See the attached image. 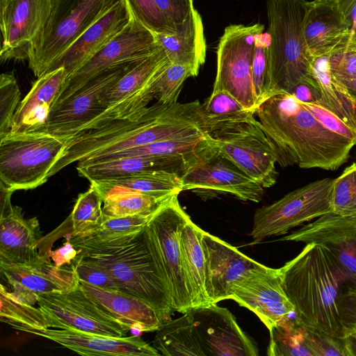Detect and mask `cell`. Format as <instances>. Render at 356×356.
<instances>
[{
    "label": "cell",
    "mask_w": 356,
    "mask_h": 356,
    "mask_svg": "<svg viewBox=\"0 0 356 356\" xmlns=\"http://www.w3.org/2000/svg\"><path fill=\"white\" fill-rule=\"evenodd\" d=\"M304 35L310 54L316 57L346 45L353 33L337 0H313L307 3Z\"/></svg>",
    "instance_id": "obj_23"
},
{
    "label": "cell",
    "mask_w": 356,
    "mask_h": 356,
    "mask_svg": "<svg viewBox=\"0 0 356 356\" xmlns=\"http://www.w3.org/2000/svg\"><path fill=\"white\" fill-rule=\"evenodd\" d=\"M99 195L103 200L104 216L126 217L152 215L175 195L158 196L126 191L110 190Z\"/></svg>",
    "instance_id": "obj_37"
},
{
    "label": "cell",
    "mask_w": 356,
    "mask_h": 356,
    "mask_svg": "<svg viewBox=\"0 0 356 356\" xmlns=\"http://www.w3.org/2000/svg\"><path fill=\"white\" fill-rule=\"evenodd\" d=\"M189 220L177 194L153 214L143 229L145 241L169 289L174 309L182 314L192 309L180 245L181 229Z\"/></svg>",
    "instance_id": "obj_8"
},
{
    "label": "cell",
    "mask_w": 356,
    "mask_h": 356,
    "mask_svg": "<svg viewBox=\"0 0 356 356\" xmlns=\"http://www.w3.org/2000/svg\"><path fill=\"white\" fill-rule=\"evenodd\" d=\"M264 28L261 23L229 25L225 28L216 50V76L212 91H225L254 111L257 106L252 69L255 38Z\"/></svg>",
    "instance_id": "obj_11"
},
{
    "label": "cell",
    "mask_w": 356,
    "mask_h": 356,
    "mask_svg": "<svg viewBox=\"0 0 356 356\" xmlns=\"http://www.w3.org/2000/svg\"><path fill=\"white\" fill-rule=\"evenodd\" d=\"M20 90L13 72L0 76V137L10 132L19 105Z\"/></svg>",
    "instance_id": "obj_45"
},
{
    "label": "cell",
    "mask_w": 356,
    "mask_h": 356,
    "mask_svg": "<svg viewBox=\"0 0 356 356\" xmlns=\"http://www.w3.org/2000/svg\"><path fill=\"white\" fill-rule=\"evenodd\" d=\"M67 76L65 67H60L38 77L29 92L19 104L10 131L19 125L24 116L35 106L42 103L52 106Z\"/></svg>",
    "instance_id": "obj_41"
},
{
    "label": "cell",
    "mask_w": 356,
    "mask_h": 356,
    "mask_svg": "<svg viewBox=\"0 0 356 356\" xmlns=\"http://www.w3.org/2000/svg\"><path fill=\"white\" fill-rule=\"evenodd\" d=\"M307 3L306 0H266L270 97L288 93L302 82L318 85L304 35Z\"/></svg>",
    "instance_id": "obj_4"
},
{
    "label": "cell",
    "mask_w": 356,
    "mask_h": 356,
    "mask_svg": "<svg viewBox=\"0 0 356 356\" xmlns=\"http://www.w3.org/2000/svg\"><path fill=\"white\" fill-rule=\"evenodd\" d=\"M83 291L102 304L129 330L153 332L163 323L157 312L143 300L117 290H108L79 281Z\"/></svg>",
    "instance_id": "obj_28"
},
{
    "label": "cell",
    "mask_w": 356,
    "mask_h": 356,
    "mask_svg": "<svg viewBox=\"0 0 356 356\" xmlns=\"http://www.w3.org/2000/svg\"><path fill=\"white\" fill-rule=\"evenodd\" d=\"M216 150L213 138L209 131L156 141L83 161L92 162L129 156H168L202 159Z\"/></svg>",
    "instance_id": "obj_30"
},
{
    "label": "cell",
    "mask_w": 356,
    "mask_h": 356,
    "mask_svg": "<svg viewBox=\"0 0 356 356\" xmlns=\"http://www.w3.org/2000/svg\"><path fill=\"white\" fill-rule=\"evenodd\" d=\"M208 131L227 124L254 119L255 111L245 108L225 91H212L202 104Z\"/></svg>",
    "instance_id": "obj_39"
},
{
    "label": "cell",
    "mask_w": 356,
    "mask_h": 356,
    "mask_svg": "<svg viewBox=\"0 0 356 356\" xmlns=\"http://www.w3.org/2000/svg\"><path fill=\"white\" fill-rule=\"evenodd\" d=\"M79 281L108 290H118L110 273L104 267L79 252L72 263Z\"/></svg>",
    "instance_id": "obj_47"
},
{
    "label": "cell",
    "mask_w": 356,
    "mask_h": 356,
    "mask_svg": "<svg viewBox=\"0 0 356 356\" xmlns=\"http://www.w3.org/2000/svg\"><path fill=\"white\" fill-rule=\"evenodd\" d=\"M301 103L306 108L312 112L326 129L337 134L352 140L356 145V132L346 125L338 117L317 102Z\"/></svg>",
    "instance_id": "obj_51"
},
{
    "label": "cell",
    "mask_w": 356,
    "mask_h": 356,
    "mask_svg": "<svg viewBox=\"0 0 356 356\" xmlns=\"http://www.w3.org/2000/svg\"><path fill=\"white\" fill-rule=\"evenodd\" d=\"M99 195L120 190L158 196H170L183 191L181 176L166 170L145 171L127 177L91 181Z\"/></svg>",
    "instance_id": "obj_34"
},
{
    "label": "cell",
    "mask_w": 356,
    "mask_h": 356,
    "mask_svg": "<svg viewBox=\"0 0 356 356\" xmlns=\"http://www.w3.org/2000/svg\"><path fill=\"white\" fill-rule=\"evenodd\" d=\"M345 339L349 356H356V334H349Z\"/></svg>",
    "instance_id": "obj_57"
},
{
    "label": "cell",
    "mask_w": 356,
    "mask_h": 356,
    "mask_svg": "<svg viewBox=\"0 0 356 356\" xmlns=\"http://www.w3.org/2000/svg\"><path fill=\"white\" fill-rule=\"evenodd\" d=\"M0 302L1 321L15 330L21 331L24 328L56 327L54 318L40 307H35L18 301L3 284L0 287Z\"/></svg>",
    "instance_id": "obj_38"
},
{
    "label": "cell",
    "mask_w": 356,
    "mask_h": 356,
    "mask_svg": "<svg viewBox=\"0 0 356 356\" xmlns=\"http://www.w3.org/2000/svg\"><path fill=\"white\" fill-rule=\"evenodd\" d=\"M341 321L346 337L356 334V285L351 284L343 296Z\"/></svg>",
    "instance_id": "obj_52"
},
{
    "label": "cell",
    "mask_w": 356,
    "mask_h": 356,
    "mask_svg": "<svg viewBox=\"0 0 356 356\" xmlns=\"http://www.w3.org/2000/svg\"><path fill=\"white\" fill-rule=\"evenodd\" d=\"M335 78L339 81L356 99V76Z\"/></svg>",
    "instance_id": "obj_56"
},
{
    "label": "cell",
    "mask_w": 356,
    "mask_h": 356,
    "mask_svg": "<svg viewBox=\"0 0 356 356\" xmlns=\"http://www.w3.org/2000/svg\"><path fill=\"white\" fill-rule=\"evenodd\" d=\"M350 41L356 45V31L353 33Z\"/></svg>",
    "instance_id": "obj_58"
},
{
    "label": "cell",
    "mask_w": 356,
    "mask_h": 356,
    "mask_svg": "<svg viewBox=\"0 0 356 356\" xmlns=\"http://www.w3.org/2000/svg\"><path fill=\"white\" fill-rule=\"evenodd\" d=\"M280 271L298 322L337 337H346L341 300L354 284L325 246L307 243Z\"/></svg>",
    "instance_id": "obj_3"
},
{
    "label": "cell",
    "mask_w": 356,
    "mask_h": 356,
    "mask_svg": "<svg viewBox=\"0 0 356 356\" xmlns=\"http://www.w3.org/2000/svg\"><path fill=\"white\" fill-rule=\"evenodd\" d=\"M155 36L171 63L188 66L193 76H197L205 62L207 44L202 19L196 9L191 12L173 33H155Z\"/></svg>",
    "instance_id": "obj_27"
},
{
    "label": "cell",
    "mask_w": 356,
    "mask_h": 356,
    "mask_svg": "<svg viewBox=\"0 0 356 356\" xmlns=\"http://www.w3.org/2000/svg\"><path fill=\"white\" fill-rule=\"evenodd\" d=\"M159 47L155 33L146 27L133 14L128 24L118 35L65 79L51 108L69 99L106 68L129 59L147 57Z\"/></svg>",
    "instance_id": "obj_13"
},
{
    "label": "cell",
    "mask_w": 356,
    "mask_h": 356,
    "mask_svg": "<svg viewBox=\"0 0 356 356\" xmlns=\"http://www.w3.org/2000/svg\"><path fill=\"white\" fill-rule=\"evenodd\" d=\"M133 14L127 1L121 0L89 27L54 63L49 72L63 67L67 78L118 35L128 24Z\"/></svg>",
    "instance_id": "obj_24"
},
{
    "label": "cell",
    "mask_w": 356,
    "mask_h": 356,
    "mask_svg": "<svg viewBox=\"0 0 356 356\" xmlns=\"http://www.w3.org/2000/svg\"><path fill=\"white\" fill-rule=\"evenodd\" d=\"M153 346L160 355L205 356L191 311L163 322L156 330Z\"/></svg>",
    "instance_id": "obj_35"
},
{
    "label": "cell",
    "mask_w": 356,
    "mask_h": 356,
    "mask_svg": "<svg viewBox=\"0 0 356 356\" xmlns=\"http://www.w3.org/2000/svg\"><path fill=\"white\" fill-rule=\"evenodd\" d=\"M269 356H313L305 339L304 325L296 318H282L269 330Z\"/></svg>",
    "instance_id": "obj_40"
},
{
    "label": "cell",
    "mask_w": 356,
    "mask_h": 356,
    "mask_svg": "<svg viewBox=\"0 0 356 356\" xmlns=\"http://www.w3.org/2000/svg\"><path fill=\"white\" fill-rule=\"evenodd\" d=\"M334 183L331 178L316 180L257 209L250 232L252 243L285 234L305 222L332 212Z\"/></svg>",
    "instance_id": "obj_10"
},
{
    "label": "cell",
    "mask_w": 356,
    "mask_h": 356,
    "mask_svg": "<svg viewBox=\"0 0 356 356\" xmlns=\"http://www.w3.org/2000/svg\"><path fill=\"white\" fill-rule=\"evenodd\" d=\"M269 45L268 33L264 31L259 32L255 38L252 69V84L257 108L270 95L268 54Z\"/></svg>",
    "instance_id": "obj_42"
},
{
    "label": "cell",
    "mask_w": 356,
    "mask_h": 356,
    "mask_svg": "<svg viewBox=\"0 0 356 356\" xmlns=\"http://www.w3.org/2000/svg\"><path fill=\"white\" fill-rule=\"evenodd\" d=\"M205 131L208 129L198 100L174 104L157 102L131 117L113 120L63 138L66 147L48 176L49 178L74 162Z\"/></svg>",
    "instance_id": "obj_1"
},
{
    "label": "cell",
    "mask_w": 356,
    "mask_h": 356,
    "mask_svg": "<svg viewBox=\"0 0 356 356\" xmlns=\"http://www.w3.org/2000/svg\"><path fill=\"white\" fill-rule=\"evenodd\" d=\"M39 307L56 321L57 329H74L112 337H126L130 330L79 284L70 290L40 294Z\"/></svg>",
    "instance_id": "obj_12"
},
{
    "label": "cell",
    "mask_w": 356,
    "mask_h": 356,
    "mask_svg": "<svg viewBox=\"0 0 356 356\" xmlns=\"http://www.w3.org/2000/svg\"><path fill=\"white\" fill-rule=\"evenodd\" d=\"M51 0H0L1 61L27 58V50L50 13Z\"/></svg>",
    "instance_id": "obj_18"
},
{
    "label": "cell",
    "mask_w": 356,
    "mask_h": 356,
    "mask_svg": "<svg viewBox=\"0 0 356 356\" xmlns=\"http://www.w3.org/2000/svg\"><path fill=\"white\" fill-rule=\"evenodd\" d=\"M332 212L341 216L356 215V163L334 179Z\"/></svg>",
    "instance_id": "obj_44"
},
{
    "label": "cell",
    "mask_w": 356,
    "mask_h": 356,
    "mask_svg": "<svg viewBox=\"0 0 356 356\" xmlns=\"http://www.w3.org/2000/svg\"><path fill=\"white\" fill-rule=\"evenodd\" d=\"M330 67L335 77L356 76V45L350 40L330 55Z\"/></svg>",
    "instance_id": "obj_49"
},
{
    "label": "cell",
    "mask_w": 356,
    "mask_h": 356,
    "mask_svg": "<svg viewBox=\"0 0 356 356\" xmlns=\"http://www.w3.org/2000/svg\"><path fill=\"white\" fill-rule=\"evenodd\" d=\"M190 76L193 73L188 66L170 63L153 83L155 99L163 104L177 103L182 86Z\"/></svg>",
    "instance_id": "obj_43"
},
{
    "label": "cell",
    "mask_w": 356,
    "mask_h": 356,
    "mask_svg": "<svg viewBox=\"0 0 356 356\" xmlns=\"http://www.w3.org/2000/svg\"><path fill=\"white\" fill-rule=\"evenodd\" d=\"M0 270L13 289L12 295L18 301L33 306L40 294L70 290L79 284L72 264L58 267L45 257L24 264L0 263Z\"/></svg>",
    "instance_id": "obj_20"
},
{
    "label": "cell",
    "mask_w": 356,
    "mask_h": 356,
    "mask_svg": "<svg viewBox=\"0 0 356 356\" xmlns=\"http://www.w3.org/2000/svg\"><path fill=\"white\" fill-rule=\"evenodd\" d=\"M103 200L97 191L90 185V188L80 193L74 208L67 218L51 232L42 236L38 242L41 256L50 259L49 254L54 243L60 237L67 240L83 236L102 222Z\"/></svg>",
    "instance_id": "obj_29"
},
{
    "label": "cell",
    "mask_w": 356,
    "mask_h": 356,
    "mask_svg": "<svg viewBox=\"0 0 356 356\" xmlns=\"http://www.w3.org/2000/svg\"><path fill=\"white\" fill-rule=\"evenodd\" d=\"M146 58L115 64L96 75L72 97L51 109L47 131L60 138L66 137L103 113L107 108L100 101L102 94Z\"/></svg>",
    "instance_id": "obj_14"
},
{
    "label": "cell",
    "mask_w": 356,
    "mask_h": 356,
    "mask_svg": "<svg viewBox=\"0 0 356 356\" xmlns=\"http://www.w3.org/2000/svg\"><path fill=\"white\" fill-rule=\"evenodd\" d=\"M202 229L189 220L181 229L180 245L192 308L209 305L205 291V257Z\"/></svg>",
    "instance_id": "obj_32"
},
{
    "label": "cell",
    "mask_w": 356,
    "mask_h": 356,
    "mask_svg": "<svg viewBox=\"0 0 356 356\" xmlns=\"http://www.w3.org/2000/svg\"><path fill=\"white\" fill-rule=\"evenodd\" d=\"M352 33L356 31V0H337Z\"/></svg>",
    "instance_id": "obj_55"
},
{
    "label": "cell",
    "mask_w": 356,
    "mask_h": 356,
    "mask_svg": "<svg viewBox=\"0 0 356 356\" xmlns=\"http://www.w3.org/2000/svg\"><path fill=\"white\" fill-rule=\"evenodd\" d=\"M171 63L161 46L136 64L103 92L100 101L106 108L150 86Z\"/></svg>",
    "instance_id": "obj_33"
},
{
    "label": "cell",
    "mask_w": 356,
    "mask_h": 356,
    "mask_svg": "<svg viewBox=\"0 0 356 356\" xmlns=\"http://www.w3.org/2000/svg\"><path fill=\"white\" fill-rule=\"evenodd\" d=\"M287 94L303 103L317 102L321 95L319 86L308 82L298 83Z\"/></svg>",
    "instance_id": "obj_53"
},
{
    "label": "cell",
    "mask_w": 356,
    "mask_h": 356,
    "mask_svg": "<svg viewBox=\"0 0 356 356\" xmlns=\"http://www.w3.org/2000/svg\"><path fill=\"white\" fill-rule=\"evenodd\" d=\"M280 241L325 246L356 285V215L325 213Z\"/></svg>",
    "instance_id": "obj_17"
},
{
    "label": "cell",
    "mask_w": 356,
    "mask_h": 356,
    "mask_svg": "<svg viewBox=\"0 0 356 356\" xmlns=\"http://www.w3.org/2000/svg\"><path fill=\"white\" fill-rule=\"evenodd\" d=\"M78 254L79 251L68 239L61 247L51 250L49 257L56 266L61 267L65 264H72Z\"/></svg>",
    "instance_id": "obj_54"
},
{
    "label": "cell",
    "mask_w": 356,
    "mask_h": 356,
    "mask_svg": "<svg viewBox=\"0 0 356 356\" xmlns=\"http://www.w3.org/2000/svg\"><path fill=\"white\" fill-rule=\"evenodd\" d=\"M205 356H257L254 341L225 307L212 304L190 309Z\"/></svg>",
    "instance_id": "obj_19"
},
{
    "label": "cell",
    "mask_w": 356,
    "mask_h": 356,
    "mask_svg": "<svg viewBox=\"0 0 356 356\" xmlns=\"http://www.w3.org/2000/svg\"><path fill=\"white\" fill-rule=\"evenodd\" d=\"M168 26L175 31L194 9L193 0H154Z\"/></svg>",
    "instance_id": "obj_50"
},
{
    "label": "cell",
    "mask_w": 356,
    "mask_h": 356,
    "mask_svg": "<svg viewBox=\"0 0 356 356\" xmlns=\"http://www.w3.org/2000/svg\"><path fill=\"white\" fill-rule=\"evenodd\" d=\"M182 190L199 194L228 193L243 201L259 202L264 187L232 163L218 154L216 149L181 177Z\"/></svg>",
    "instance_id": "obj_16"
},
{
    "label": "cell",
    "mask_w": 356,
    "mask_h": 356,
    "mask_svg": "<svg viewBox=\"0 0 356 356\" xmlns=\"http://www.w3.org/2000/svg\"><path fill=\"white\" fill-rule=\"evenodd\" d=\"M202 244L205 257V291L209 305L230 299L234 284L248 272L262 265L204 230Z\"/></svg>",
    "instance_id": "obj_21"
},
{
    "label": "cell",
    "mask_w": 356,
    "mask_h": 356,
    "mask_svg": "<svg viewBox=\"0 0 356 356\" xmlns=\"http://www.w3.org/2000/svg\"><path fill=\"white\" fill-rule=\"evenodd\" d=\"M76 249L106 268L118 291L146 302L163 322L171 320L175 312L171 295L145 241L143 229L120 245Z\"/></svg>",
    "instance_id": "obj_5"
},
{
    "label": "cell",
    "mask_w": 356,
    "mask_h": 356,
    "mask_svg": "<svg viewBox=\"0 0 356 356\" xmlns=\"http://www.w3.org/2000/svg\"><path fill=\"white\" fill-rule=\"evenodd\" d=\"M153 214L126 217H108L103 215L99 225L83 236L72 237L70 241L75 248L81 246L120 245L131 240L141 232Z\"/></svg>",
    "instance_id": "obj_36"
},
{
    "label": "cell",
    "mask_w": 356,
    "mask_h": 356,
    "mask_svg": "<svg viewBox=\"0 0 356 356\" xmlns=\"http://www.w3.org/2000/svg\"><path fill=\"white\" fill-rule=\"evenodd\" d=\"M303 325L305 343L313 356H349L345 337Z\"/></svg>",
    "instance_id": "obj_46"
},
{
    "label": "cell",
    "mask_w": 356,
    "mask_h": 356,
    "mask_svg": "<svg viewBox=\"0 0 356 356\" xmlns=\"http://www.w3.org/2000/svg\"><path fill=\"white\" fill-rule=\"evenodd\" d=\"M330 55L313 57L312 69L321 91L317 102L356 132V99L331 73Z\"/></svg>",
    "instance_id": "obj_31"
},
{
    "label": "cell",
    "mask_w": 356,
    "mask_h": 356,
    "mask_svg": "<svg viewBox=\"0 0 356 356\" xmlns=\"http://www.w3.org/2000/svg\"><path fill=\"white\" fill-rule=\"evenodd\" d=\"M136 17L156 33L171 34L173 31L166 24L154 0H126Z\"/></svg>",
    "instance_id": "obj_48"
},
{
    "label": "cell",
    "mask_w": 356,
    "mask_h": 356,
    "mask_svg": "<svg viewBox=\"0 0 356 356\" xmlns=\"http://www.w3.org/2000/svg\"><path fill=\"white\" fill-rule=\"evenodd\" d=\"M209 134L219 155L264 188L275 184L277 153L255 118L222 125L211 129Z\"/></svg>",
    "instance_id": "obj_9"
},
{
    "label": "cell",
    "mask_w": 356,
    "mask_h": 356,
    "mask_svg": "<svg viewBox=\"0 0 356 356\" xmlns=\"http://www.w3.org/2000/svg\"><path fill=\"white\" fill-rule=\"evenodd\" d=\"M202 159L168 156H129L78 163L76 169L80 176L90 181L127 177L152 170H166L175 172L181 177L189 168Z\"/></svg>",
    "instance_id": "obj_26"
},
{
    "label": "cell",
    "mask_w": 356,
    "mask_h": 356,
    "mask_svg": "<svg viewBox=\"0 0 356 356\" xmlns=\"http://www.w3.org/2000/svg\"><path fill=\"white\" fill-rule=\"evenodd\" d=\"M41 234L38 218H25L21 207L1 209L0 263H30L44 257L38 251Z\"/></svg>",
    "instance_id": "obj_25"
},
{
    "label": "cell",
    "mask_w": 356,
    "mask_h": 356,
    "mask_svg": "<svg viewBox=\"0 0 356 356\" xmlns=\"http://www.w3.org/2000/svg\"><path fill=\"white\" fill-rule=\"evenodd\" d=\"M21 331L49 339L86 356H158L159 352L140 336L112 337L74 329L24 328Z\"/></svg>",
    "instance_id": "obj_22"
},
{
    "label": "cell",
    "mask_w": 356,
    "mask_h": 356,
    "mask_svg": "<svg viewBox=\"0 0 356 356\" xmlns=\"http://www.w3.org/2000/svg\"><path fill=\"white\" fill-rule=\"evenodd\" d=\"M65 147L47 131L7 133L0 137V184L14 192L42 185Z\"/></svg>",
    "instance_id": "obj_7"
},
{
    "label": "cell",
    "mask_w": 356,
    "mask_h": 356,
    "mask_svg": "<svg viewBox=\"0 0 356 356\" xmlns=\"http://www.w3.org/2000/svg\"><path fill=\"white\" fill-rule=\"evenodd\" d=\"M255 115L283 168L298 165L334 171L348 161L356 145L326 129L300 101L285 92L272 95Z\"/></svg>",
    "instance_id": "obj_2"
},
{
    "label": "cell",
    "mask_w": 356,
    "mask_h": 356,
    "mask_svg": "<svg viewBox=\"0 0 356 356\" xmlns=\"http://www.w3.org/2000/svg\"><path fill=\"white\" fill-rule=\"evenodd\" d=\"M121 0H51L49 15L27 50L29 67L36 77L54 63L92 24Z\"/></svg>",
    "instance_id": "obj_6"
},
{
    "label": "cell",
    "mask_w": 356,
    "mask_h": 356,
    "mask_svg": "<svg viewBox=\"0 0 356 356\" xmlns=\"http://www.w3.org/2000/svg\"><path fill=\"white\" fill-rule=\"evenodd\" d=\"M230 299L254 313L268 330L295 310L284 289L280 268L263 264L234 284Z\"/></svg>",
    "instance_id": "obj_15"
}]
</instances>
